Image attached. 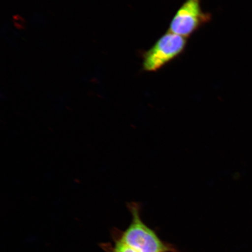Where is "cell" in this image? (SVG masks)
Instances as JSON below:
<instances>
[{"instance_id":"6da1fadb","label":"cell","mask_w":252,"mask_h":252,"mask_svg":"<svg viewBox=\"0 0 252 252\" xmlns=\"http://www.w3.org/2000/svg\"><path fill=\"white\" fill-rule=\"evenodd\" d=\"M128 207L132 215L131 223L125 231L116 229L113 238L137 252H180L174 245L162 241L153 229L143 222L139 204L131 203Z\"/></svg>"},{"instance_id":"7a4b0ae2","label":"cell","mask_w":252,"mask_h":252,"mask_svg":"<svg viewBox=\"0 0 252 252\" xmlns=\"http://www.w3.org/2000/svg\"><path fill=\"white\" fill-rule=\"evenodd\" d=\"M187 45L186 37L168 31L153 46L143 53V70L148 72L160 70L181 55Z\"/></svg>"},{"instance_id":"3957f363","label":"cell","mask_w":252,"mask_h":252,"mask_svg":"<svg viewBox=\"0 0 252 252\" xmlns=\"http://www.w3.org/2000/svg\"><path fill=\"white\" fill-rule=\"evenodd\" d=\"M211 19L212 15L201 8V0H186L173 17L168 31L187 38Z\"/></svg>"},{"instance_id":"277c9868","label":"cell","mask_w":252,"mask_h":252,"mask_svg":"<svg viewBox=\"0 0 252 252\" xmlns=\"http://www.w3.org/2000/svg\"><path fill=\"white\" fill-rule=\"evenodd\" d=\"M114 244H102V248L106 252H137L124 242L118 240V239L113 238Z\"/></svg>"}]
</instances>
